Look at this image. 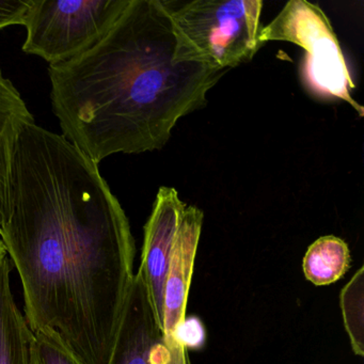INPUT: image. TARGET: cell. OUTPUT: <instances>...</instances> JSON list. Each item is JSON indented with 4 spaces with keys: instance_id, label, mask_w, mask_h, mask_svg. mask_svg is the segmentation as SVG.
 <instances>
[{
    "instance_id": "obj_1",
    "label": "cell",
    "mask_w": 364,
    "mask_h": 364,
    "mask_svg": "<svg viewBox=\"0 0 364 364\" xmlns=\"http://www.w3.org/2000/svg\"><path fill=\"white\" fill-rule=\"evenodd\" d=\"M33 333L82 364H109L134 277L135 240L99 165L31 123L16 144L0 231Z\"/></svg>"
},
{
    "instance_id": "obj_2",
    "label": "cell",
    "mask_w": 364,
    "mask_h": 364,
    "mask_svg": "<svg viewBox=\"0 0 364 364\" xmlns=\"http://www.w3.org/2000/svg\"><path fill=\"white\" fill-rule=\"evenodd\" d=\"M163 0H129L108 33L50 65V99L63 137L99 165L110 155L161 150L176 123L208 103L227 71L178 58Z\"/></svg>"
},
{
    "instance_id": "obj_3",
    "label": "cell",
    "mask_w": 364,
    "mask_h": 364,
    "mask_svg": "<svg viewBox=\"0 0 364 364\" xmlns=\"http://www.w3.org/2000/svg\"><path fill=\"white\" fill-rule=\"evenodd\" d=\"M178 36V58L215 69L252 60L261 48L262 0L166 1Z\"/></svg>"
},
{
    "instance_id": "obj_4",
    "label": "cell",
    "mask_w": 364,
    "mask_h": 364,
    "mask_svg": "<svg viewBox=\"0 0 364 364\" xmlns=\"http://www.w3.org/2000/svg\"><path fill=\"white\" fill-rule=\"evenodd\" d=\"M270 41L296 44L306 52L302 76L308 88L323 97L349 104L360 117L363 106L351 97L355 89L342 48L325 12L306 0H291L259 35L261 46Z\"/></svg>"
},
{
    "instance_id": "obj_5",
    "label": "cell",
    "mask_w": 364,
    "mask_h": 364,
    "mask_svg": "<svg viewBox=\"0 0 364 364\" xmlns=\"http://www.w3.org/2000/svg\"><path fill=\"white\" fill-rule=\"evenodd\" d=\"M129 0H31L23 26V50L67 63L92 48L112 28Z\"/></svg>"
},
{
    "instance_id": "obj_6",
    "label": "cell",
    "mask_w": 364,
    "mask_h": 364,
    "mask_svg": "<svg viewBox=\"0 0 364 364\" xmlns=\"http://www.w3.org/2000/svg\"><path fill=\"white\" fill-rule=\"evenodd\" d=\"M109 364H191L186 347L164 336L140 272L134 277Z\"/></svg>"
},
{
    "instance_id": "obj_7",
    "label": "cell",
    "mask_w": 364,
    "mask_h": 364,
    "mask_svg": "<svg viewBox=\"0 0 364 364\" xmlns=\"http://www.w3.org/2000/svg\"><path fill=\"white\" fill-rule=\"evenodd\" d=\"M187 203L172 187H161L152 213L144 225L140 274H142L155 314L163 327L164 285L174 242ZM164 330V329H163Z\"/></svg>"
},
{
    "instance_id": "obj_8",
    "label": "cell",
    "mask_w": 364,
    "mask_h": 364,
    "mask_svg": "<svg viewBox=\"0 0 364 364\" xmlns=\"http://www.w3.org/2000/svg\"><path fill=\"white\" fill-rule=\"evenodd\" d=\"M203 218L200 208L187 204L164 285L163 329L166 338H176L178 330L186 319L187 300Z\"/></svg>"
},
{
    "instance_id": "obj_9",
    "label": "cell",
    "mask_w": 364,
    "mask_h": 364,
    "mask_svg": "<svg viewBox=\"0 0 364 364\" xmlns=\"http://www.w3.org/2000/svg\"><path fill=\"white\" fill-rule=\"evenodd\" d=\"M33 122L35 119L18 89L0 70V231L8 217L16 144L25 127Z\"/></svg>"
},
{
    "instance_id": "obj_10",
    "label": "cell",
    "mask_w": 364,
    "mask_h": 364,
    "mask_svg": "<svg viewBox=\"0 0 364 364\" xmlns=\"http://www.w3.org/2000/svg\"><path fill=\"white\" fill-rule=\"evenodd\" d=\"M10 272L7 259L0 267V364H31L33 333L12 295Z\"/></svg>"
},
{
    "instance_id": "obj_11",
    "label": "cell",
    "mask_w": 364,
    "mask_h": 364,
    "mask_svg": "<svg viewBox=\"0 0 364 364\" xmlns=\"http://www.w3.org/2000/svg\"><path fill=\"white\" fill-rule=\"evenodd\" d=\"M350 265L348 245L333 235L315 240L302 262L304 276L316 287H325L340 280Z\"/></svg>"
},
{
    "instance_id": "obj_12",
    "label": "cell",
    "mask_w": 364,
    "mask_h": 364,
    "mask_svg": "<svg viewBox=\"0 0 364 364\" xmlns=\"http://www.w3.org/2000/svg\"><path fill=\"white\" fill-rule=\"evenodd\" d=\"M364 268L355 272L341 291V309L351 348L357 355H364Z\"/></svg>"
},
{
    "instance_id": "obj_13",
    "label": "cell",
    "mask_w": 364,
    "mask_h": 364,
    "mask_svg": "<svg viewBox=\"0 0 364 364\" xmlns=\"http://www.w3.org/2000/svg\"><path fill=\"white\" fill-rule=\"evenodd\" d=\"M31 364H82L54 338L33 333L31 346Z\"/></svg>"
},
{
    "instance_id": "obj_14",
    "label": "cell",
    "mask_w": 364,
    "mask_h": 364,
    "mask_svg": "<svg viewBox=\"0 0 364 364\" xmlns=\"http://www.w3.org/2000/svg\"><path fill=\"white\" fill-rule=\"evenodd\" d=\"M31 0H0V29L22 25Z\"/></svg>"
},
{
    "instance_id": "obj_15",
    "label": "cell",
    "mask_w": 364,
    "mask_h": 364,
    "mask_svg": "<svg viewBox=\"0 0 364 364\" xmlns=\"http://www.w3.org/2000/svg\"><path fill=\"white\" fill-rule=\"evenodd\" d=\"M8 251L6 248L5 244H4L3 240L0 238V267L5 263L6 259H8Z\"/></svg>"
}]
</instances>
